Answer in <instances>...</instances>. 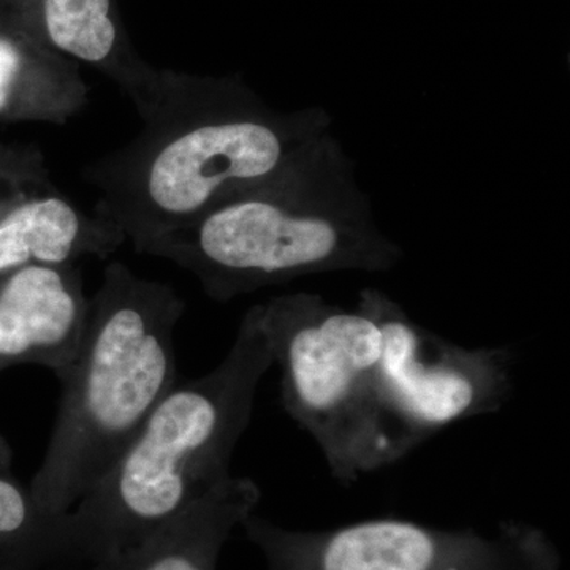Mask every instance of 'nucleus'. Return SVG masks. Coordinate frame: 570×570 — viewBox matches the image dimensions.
Here are the masks:
<instances>
[{
  "mask_svg": "<svg viewBox=\"0 0 570 570\" xmlns=\"http://www.w3.org/2000/svg\"><path fill=\"white\" fill-rule=\"evenodd\" d=\"M88 311L78 264L31 265L0 276V373L31 363L61 379L77 355Z\"/></svg>",
  "mask_w": 570,
  "mask_h": 570,
  "instance_id": "obj_9",
  "label": "nucleus"
},
{
  "mask_svg": "<svg viewBox=\"0 0 570 570\" xmlns=\"http://www.w3.org/2000/svg\"><path fill=\"white\" fill-rule=\"evenodd\" d=\"M275 365L257 305L212 373L176 384L119 460L69 512L85 568L137 546L232 478L255 395Z\"/></svg>",
  "mask_w": 570,
  "mask_h": 570,
  "instance_id": "obj_3",
  "label": "nucleus"
},
{
  "mask_svg": "<svg viewBox=\"0 0 570 570\" xmlns=\"http://www.w3.org/2000/svg\"><path fill=\"white\" fill-rule=\"evenodd\" d=\"M257 309L285 412L316 441L337 482L351 485L414 450L382 403V328L363 292L352 311L306 292Z\"/></svg>",
  "mask_w": 570,
  "mask_h": 570,
  "instance_id": "obj_5",
  "label": "nucleus"
},
{
  "mask_svg": "<svg viewBox=\"0 0 570 570\" xmlns=\"http://www.w3.org/2000/svg\"><path fill=\"white\" fill-rule=\"evenodd\" d=\"M126 243L52 181L39 148H0V276L31 265L110 257Z\"/></svg>",
  "mask_w": 570,
  "mask_h": 570,
  "instance_id": "obj_8",
  "label": "nucleus"
},
{
  "mask_svg": "<svg viewBox=\"0 0 570 570\" xmlns=\"http://www.w3.org/2000/svg\"><path fill=\"white\" fill-rule=\"evenodd\" d=\"M261 497L253 479L232 475L137 546L85 570H216L225 542Z\"/></svg>",
  "mask_w": 570,
  "mask_h": 570,
  "instance_id": "obj_11",
  "label": "nucleus"
},
{
  "mask_svg": "<svg viewBox=\"0 0 570 570\" xmlns=\"http://www.w3.org/2000/svg\"><path fill=\"white\" fill-rule=\"evenodd\" d=\"M81 566L66 515H50L11 471V450L0 438V570Z\"/></svg>",
  "mask_w": 570,
  "mask_h": 570,
  "instance_id": "obj_13",
  "label": "nucleus"
},
{
  "mask_svg": "<svg viewBox=\"0 0 570 570\" xmlns=\"http://www.w3.org/2000/svg\"><path fill=\"white\" fill-rule=\"evenodd\" d=\"M140 254L186 269L217 303L322 273H385L404 258L403 247L381 230L355 160L332 132L272 178Z\"/></svg>",
  "mask_w": 570,
  "mask_h": 570,
  "instance_id": "obj_2",
  "label": "nucleus"
},
{
  "mask_svg": "<svg viewBox=\"0 0 570 570\" xmlns=\"http://www.w3.org/2000/svg\"><path fill=\"white\" fill-rule=\"evenodd\" d=\"M239 528L264 554L266 570L561 569V554L550 535L520 521H502L490 534L400 519L292 531L253 513Z\"/></svg>",
  "mask_w": 570,
  "mask_h": 570,
  "instance_id": "obj_6",
  "label": "nucleus"
},
{
  "mask_svg": "<svg viewBox=\"0 0 570 570\" xmlns=\"http://www.w3.org/2000/svg\"><path fill=\"white\" fill-rule=\"evenodd\" d=\"M81 66L21 31H0V119L66 126L89 104Z\"/></svg>",
  "mask_w": 570,
  "mask_h": 570,
  "instance_id": "obj_12",
  "label": "nucleus"
},
{
  "mask_svg": "<svg viewBox=\"0 0 570 570\" xmlns=\"http://www.w3.org/2000/svg\"><path fill=\"white\" fill-rule=\"evenodd\" d=\"M141 132L82 171L99 193L94 213L138 254L287 167L322 135V107L281 111L242 75L163 70Z\"/></svg>",
  "mask_w": 570,
  "mask_h": 570,
  "instance_id": "obj_1",
  "label": "nucleus"
},
{
  "mask_svg": "<svg viewBox=\"0 0 570 570\" xmlns=\"http://www.w3.org/2000/svg\"><path fill=\"white\" fill-rule=\"evenodd\" d=\"M14 31L28 33L110 78L138 116L151 107L163 70L142 61L124 31L118 0H17Z\"/></svg>",
  "mask_w": 570,
  "mask_h": 570,
  "instance_id": "obj_10",
  "label": "nucleus"
},
{
  "mask_svg": "<svg viewBox=\"0 0 570 570\" xmlns=\"http://www.w3.org/2000/svg\"><path fill=\"white\" fill-rule=\"evenodd\" d=\"M186 302L171 285L112 262L89 299L77 355L31 493L66 515L119 460L176 381L175 330Z\"/></svg>",
  "mask_w": 570,
  "mask_h": 570,
  "instance_id": "obj_4",
  "label": "nucleus"
},
{
  "mask_svg": "<svg viewBox=\"0 0 570 570\" xmlns=\"http://www.w3.org/2000/svg\"><path fill=\"white\" fill-rule=\"evenodd\" d=\"M382 328L379 390L412 448L461 420L491 414L513 387L509 347L468 348L419 325L377 288H363Z\"/></svg>",
  "mask_w": 570,
  "mask_h": 570,
  "instance_id": "obj_7",
  "label": "nucleus"
},
{
  "mask_svg": "<svg viewBox=\"0 0 570 570\" xmlns=\"http://www.w3.org/2000/svg\"><path fill=\"white\" fill-rule=\"evenodd\" d=\"M40 570H85V568H78V566H52V568Z\"/></svg>",
  "mask_w": 570,
  "mask_h": 570,
  "instance_id": "obj_14",
  "label": "nucleus"
}]
</instances>
